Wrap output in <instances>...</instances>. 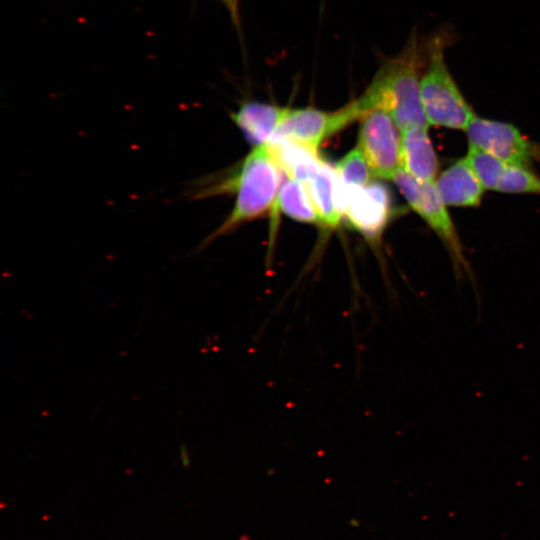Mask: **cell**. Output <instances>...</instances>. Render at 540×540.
Here are the masks:
<instances>
[{
	"mask_svg": "<svg viewBox=\"0 0 540 540\" xmlns=\"http://www.w3.org/2000/svg\"><path fill=\"white\" fill-rule=\"evenodd\" d=\"M280 171L266 143L255 146L232 177L223 178L217 183L198 179L189 184L185 195L190 200L229 191L236 193L233 210L219 228L204 240L202 247L216 237L231 232L244 222L274 209L281 187Z\"/></svg>",
	"mask_w": 540,
	"mask_h": 540,
	"instance_id": "1",
	"label": "cell"
},
{
	"mask_svg": "<svg viewBox=\"0 0 540 540\" xmlns=\"http://www.w3.org/2000/svg\"><path fill=\"white\" fill-rule=\"evenodd\" d=\"M417 38L412 34L402 51L386 59L377 69L365 91L355 99L362 114L383 109L394 119L400 130L413 126L428 127L418 73Z\"/></svg>",
	"mask_w": 540,
	"mask_h": 540,
	"instance_id": "2",
	"label": "cell"
},
{
	"mask_svg": "<svg viewBox=\"0 0 540 540\" xmlns=\"http://www.w3.org/2000/svg\"><path fill=\"white\" fill-rule=\"evenodd\" d=\"M441 36L428 45V63L420 78V95L429 125L465 130L476 116L447 67Z\"/></svg>",
	"mask_w": 540,
	"mask_h": 540,
	"instance_id": "3",
	"label": "cell"
},
{
	"mask_svg": "<svg viewBox=\"0 0 540 540\" xmlns=\"http://www.w3.org/2000/svg\"><path fill=\"white\" fill-rule=\"evenodd\" d=\"M409 206L437 234L456 265L457 270L468 269L463 246L447 205L437 192L434 182L420 181L401 167L392 179Z\"/></svg>",
	"mask_w": 540,
	"mask_h": 540,
	"instance_id": "4",
	"label": "cell"
},
{
	"mask_svg": "<svg viewBox=\"0 0 540 540\" xmlns=\"http://www.w3.org/2000/svg\"><path fill=\"white\" fill-rule=\"evenodd\" d=\"M359 147L372 174L392 180L402 167L401 130L393 117L383 109H373L362 116Z\"/></svg>",
	"mask_w": 540,
	"mask_h": 540,
	"instance_id": "5",
	"label": "cell"
},
{
	"mask_svg": "<svg viewBox=\"0 0 540 540\" xmlns=\"http://www.w3.org/2000/svg\"><path fill=\"white\" fill-rule=\"evenodd\" d=\"M469 144L487 151L508 165L528 167L540 157V146L512 124L478 117L466 129Z\"/></svg>",
	"mask_w": 540,
	"mask_h": 540,
	"instance_id": "6",
	"label": "cell"
},
{
	"mask_svg": "<svg viewBox=\"0 0 540 540\" xmlns=\"http://www.w3.org/2000/svg\"><path fill=\"white\" fill-rule=\"evenodd\" d=\"M361 117L362 113L355 99L333 112L310 107L289 108L272 138L289 137L318 150L327 137Z\"/></svg>",
	"mask_w": 540,
	"mask_h": 540,
	"instance_id": "7",
	"label": "cell"
},
{
	"mask_svg": "<svg viewBox=\"0 0 540 540\" xmlns=\"http://www.w3.org/2000/svg\"><path fill=\"white\" fill-rule=\"evenodd\" d=\"M345 215L367 239H379L392 215L389 190L378 182L351 188Z\"/></svg>",
	"mask_w": 540,
	"mask_h": 540,
	"instance_id": "8",
	"label": "cell"
},
{
	"mask_svg": "<svg viewBox=\"0 0 540 540\" xmlns=\"http://www.w3.org/2000/svg\"><path fill=\"white\" fill-rule=\"evenodd\" d=\"M434 184L447 206H478L485 190L466 158L454 162L445 169Z\"/></svg>",
	"mask_w": 540,
	"mask_h": 540,
	"instance_id": "9",
	"label": "cell"
},
{
	"mask_svg": "<svg viewBox=\"0 0 540 540\" xmlns=\"http://www.w3.org/2000/svg\"><path fill=\"white\" fill-rule=\"evenodd\" d=\"M427 128L413 126L401 130V162L402 167L418 180L434 182L439 162Z\"/></svg>",
	"mask_w": 540,
	"mask_h": 540,
	"instance_id": "10",
	"label": "cell"
},
{
	"mask_svg": "<svg viewBox=\"0 0 540 540\" xmlns=\"http://www.w3.org/2000/svg\"><path fill=\"white\" fill-rule=\"evenodd\" d=\"M288 109L270 103L246 102L231 114V119L244 133L247 140L258 146L269 142Z\"/></svg>",
	"mask_w": 540,
	"mask_h": 540,
	"instance_id": "11",
	"label": "cell"
},
{
	"mask_svg": "<svg viewBox=\"0 0 540 540\" xmlns=\"http://www.w3.org/2000/svg\"><path fill=\"white\" fill-rule=\"evenodd\" d=\"M267 145L281 171L303 184L322 162L318 150L289 137H273Z\"/></svg>",
	"mask_w": 540,
	"mask_h": 540,
	"instance_id": "12",
	"label": "cell"
},
{
	"mask_svg": "<svg viewBox=\"0 0 540 540\" xmlns=\"http://www.w3.org/2000/svg\"><path fill=\"white\" fill-rule=\"evenodd\" d=\"M305 186L322 225L331 228L337 227L342 216L336 204L334 168L322 160Z\"/></svg>",
	"mask_w": 540,
	"mask_h": 540,
	"instance_id": "13",
	"label": "cell"
},
{
	"mask_svg": "<svg viewBox=\"0 0 540 540\" xmlns=\"http://www.w3.org/2000/svg\"><path fill=\"white\" fill-rule=\"evenodd\" d=\"M274 208L297 221L322 224L305 184L298 180L288 178L281 184Z\"/></svg>",
	"mask_w": 540,
	"mask_h": 540,
	"instance_id": "14",
	"label": "cell"
},
{
	"mask_svg": "<svg viewBox=\"0 0 540 540\" xmlns=\"http://www.w3.org/2000/svg\"><path fill=\"white\" fill-rule=\"evenodd\" d=\"M465 158L484 189L496 190L507 164L491 153L473 145H469Z\"/></svg>",
	"mask_w": 540,
	"mask_h": 540,
	"instance_id": "15",
	"label": "cell"
},
{
	"mask_svg": "<svg viewBox=\"0 0 540 540\" xmlns=\"http://www.w3.org/2000/svg\"><path fill=\"white\" fill-rule=\"evenodd\" d=\"M334 169L339 179L349 188L362 187L370 182L372 172L359 146L349 151Z\"/></svg>",
	"mask_w": 540,
	"mask_h": 540,
	"instance_id": "16",
	"label": "cell"
},
{
	"mask_svg": "<svg viewBox=\"0 0 540 540\" xmlns=\"http://www.w3.org/2000/svg\"><path fill=\"white\" fill-rule=\"evenodd\" d=\"M496 191L540 195V177L528 167L507 164L499 179Z\"/></svg>",
	"mask_w": 540,
	"mask_h": 540,
	"instance_id": "17",
	"label": "cell"
},
{
	"mask_svg": "<svg viewBox=\"0 0 540 540\" xmlns=\"http://www.w3.org/2000/svg\"><path fill=\"white\" fill-rule=\"evenodd\" d=\"M227 9L233 25L236 28L240 27V0H221Z\"/></svg>",
	"mask_w": 540,
	"mask_h": 540,
	"instance_id": "18",
	"label": "cell"
},
{
	"mask_svg": "<svg viewBox=\"0 0 540 540\" xmlns=\"http://www.w3.org/2000/svg\"><path fill=\"white\" fill-rule=\"evenodd\" d=\"M180 455H181V460H182L183 466L188 467L189 466V457H188L187 451H186L184 446H181V448H180Z\"/></svg>",
	"mask_w": 540,
	"mask_h": 540,
	"instance_id": "19",
	"label": "cell"
}]
</instances>
